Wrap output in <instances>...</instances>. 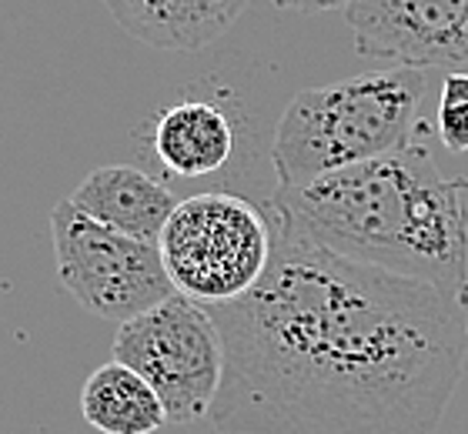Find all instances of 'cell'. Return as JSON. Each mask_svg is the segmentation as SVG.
Wrapping results in <instances>:
<instances>
[{
    "instance_id": "obj_4",
    "label": "cell",
    "mask_w": 468,
    "mask_h": 434,
    "mask_svg": "<svg viewBox=\"0 0 468 434\" xmlns=\"http://www.w3.org/2000/svg\"><path fill=\"white\" fill-rule=\"evenodd\" d=\"M157 251L177 294L205 308L234 304L271 268V214L234 191L191 194L167 217Z\"/></svg>"
},
{
    "instance_id": "obj_9",
    "label": "cell",
    "mask_w": 468,
    "mask_h": 434,
    "mask_svg": "<svg viewBox=\"0 0 468 434\" xmlns=\"http://www.w3.org/2000/svg\"><path fill=\"white\" fill-rule=\"evenodd\" d=\"M68 201L98 224H108L114 231L131 234L147 244L161 241L167 217L177 207L175 191L137 164L94 167L70 191Z\"/></svg>"
},
{
    "instance_id": "obj_11",
    "label": "cell",
    "mask_w": 468,
    "mask_h": 434,
    "mask_svg": "<svg viewBox=\"0 0 468 434\" xmlns=\"http://www.w3.org/2000/svg\"><path fill=\"white\" fill-rule=\"evenodd\" d=\"M80 415L101 434H154L167 425L157 391L121 361H104L84 381Z\"/></svg>"
},
{
    "instance_id": "obj_8",
    "label": "cell",
    "mask_w": 468,
    "mask_h": 434,
    "mask_svg": "<svg viewBox=\"0 0 468 434\" xmlns=\"http://www.w3.org/2000/svg\"><path fill=\"white\" fill-rule=\"evenodd\" d=\"M137 141L171 181H207L238 161L241 124L221 97H177L137 127Z\"/></svg>"
},
{
    "instance_id": "obj_3",
    "label": "cell",
    "mask_w": 468,
    "mask_h": 434,
    "mask_svg": "<svg viewBox=\"0 0 468 434\" xmlns=\"http://www.w3.org/2000/svg\"><path fill=\"white\" fill-rule=\"evenodd\" d=\"M425 90L429 78L415 68L365 70L298 90L271 134L274 187H302L409 147Z\"/></svg>"
},
{
    "instance_id": "obj_13",
    "label": "cell",
    "mask_w": 468,
    "mask_h": 434,
    "mask_svg": "<svg viewBox=\"0 0 468 434\" xmlns=\"http://www.w3.org/2000/svg\"><path fill=\"white\" fill-rule=\"evenodd\" d=\"M268 4L294 14H328V10H345L351 0H268Z\"/></svg>"
},
{
    "instance_id": "obj_5",
    "label": "cell",
    "mask_w": 468,
    "mask_h": 434,
    "mask_svg": "<svg viewBox=\"0 0 468 434\" xmlns=\"http://www.w3.org/2000/svg\"><path fill=\"white\" fill-rule=\"evenodd\" d=\"M114 361L154 387L167 425H195L211 415L225 377V341L205 304L171 294L165 304L117 324Z\"/></svg>"
},
{
    "instance_id": "obj_1",
    "label": "cell",
    "mask_w": 468,
    "mask_h": 434,
    "mask_svg": "<svg viewBox=\"0 0 468 434\" xmlns=\"http://www.w3.org/2000/svg\"><path fill=\"white\" fill-rule=\"evenodd\" d=\"M268 214L261 284L207 308L225 341L207 421L225 434H435L465 375L468 288L342 258Z\"/></svg>"
},
{
    "instance_id": "obj_6",
    "label": "cell",
    "mask_w": 468,
    "mask_h": 434,
    "mask_svg": "<svg viewBox=\"0 0 468 434\" xmlns=\"http://www.w3.org/2000/svg\"><path fill=\"white\" fill-rule=\"evenodd\" d=\"M50 241L60 284L94 318L124 324L177 294L157 244L98 224L68 197L50 211Z\"/></svg>"
},
{
    "instance_id": "obj_7",
    "label": "cell",
    "mask_w": 468,
    "mask_h": 434,
    "mask_svg": "<svg viewBox=\"0 0 468 434\" xmlns=\"http://www.w3.org/2000/svg\"><path fill=\"white\" fill-rule=\"evenodd\" d=\"M342 14L361 58L468 74V0H351Z\"/></svg>"
},
{
    "instance_id": "obj_2",
    "label": "cell",
    "mask_w": 468,
    "mask_h": 434,
    "mask_svg": "<svg viewBox=\"0 0 468 434\" xmlns=\"http://www.w3.org/2000/svg\"><path fill=\"white\" fill-rule=\"evenodd\" d=\"M268 207L342 258L468 288V181L441 177L421 144L302 187H274Z\"/></svg>"
},
{
    "instance_id": "obj_12",
    "label": "cell",
    "mask_w": 468,
    "mask_h": 434,
    "mask_svg": "<svg viewBox=\"0 0 468 434\" xmlns=\"http://www.w3.org/2000/svg\"><path fill=\"white\" fill-rule=\"evenodd\" d=\"M439 137L441 144L465 154L468 151V74L455 70L445 78L439 97Z\"/></svg>"
},
{
    "instance_id": "obj_10",
    "label": "cell",
    "mask_w": 468,
    "mask_h": 434,
    "mask_svg": "<svg viewBox=\"0 0 468 434\" xmlns=\"http://www.w3.org/2000/svg\"><path fill=\"white\" fill-rule=\"evenodd\" d=\"M134 40L157 50H201L234 27L248 0H104Z\"/></svg>"
}]
</instances>
